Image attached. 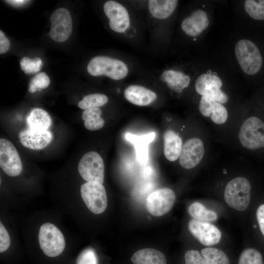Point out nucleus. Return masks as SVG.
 <instances>
[{"label": "nucleus", "instance_id": "2f4dec72", "mask_svg": "<svg viewBox=\"0 0 264 264\" xmlns=\"http://www.w3.org/2000/svg\"><path fill=\"white\" fill-rule=\"evenodd\" d=\"M50 84V79L47 74L41 72L36 75L30 81L28 90L31 93L46 88Z\"/></svg>", "mask_w": 264, "mask_h": 264}, {"label": "nucleus", "instance_id": "b1692460", "mask_svg": "<svg viewBox=\"0 0 264 264\" xmlns=\"http://www.w3.org/2000/svg\"><path fill=\"white\" fill-rule=\"evenodd\" d=\"M26 122L28 128L41 131L48 130L52 124L49 114L40 108L33 109L28 115Z\"/></svg>", "mask_w": 264, "mask_h": 264}, {"label": "nucleus", "instance_id": "20e7f679", "mask_svg": "<svg viewBox=\"0 0 264 264\" xmlns=\"http://www.w3.org/2000/svg\"><path fill=\"white\" fill-rule=\"evenodd\" d=\"M38 240L41 249L49 257L59 256L65 248V240L63 234L51 223H44L41 226Z\"/></svg>", "mask_w": 264, "mask_h": 264}, {"label": "nucleus", "instance_id": "0eeeda50", "mask_svg": "<svg viewBox=\"0 0 264 264\" xmlns=\"http://www.w3.org/2000/svg\"><path fill=\"white\" fill-rule=\"evenodd\" d=\"M80 193L84 203L91 212L98 215L106 210L107 196L102 184L87 182L81 186Z\"/></svg>", "mask_w": 264, "mask_h": 264}, {"label": "nucleus", "instance_id": "f8f14e48", "mask_svg": "<svg viewBox=\"0 0 264 264\" xmlns=\"http://www.w3.org/2000/svg\"><path fill=\"white\" fill-rule=\"evenodd\" d=\"M204 151L203 143L200 138L193 137L188 139L182 145L179 157L180 166L186 169L195 168L202 160Z\"/></svg>", "mask_w": 264, "mask_h": 264}, {"label": "nucleus", "instance_id": "c756f323", "mask_svg": "<svg viewBox=\"0 0 264 264\" xmlns=\"http://www.w3.org/2000/svg\"><path fill=\"white\" fill-rule=\"evenodd\" d=\"M238 264H264L261 252L254 248H248L241 253Z\"/></svg>", "mask_w": 264, "mask_h": 264}, {"label": "nucleus", "instance_id": "ddd939ff", "mask_svg": "<svg viewBox=\"0 0 264 264\" xmlns=\"http://www.w3.org/2000/svg\"><path fill=\"white\" fill-rule=\"evenodd\" d=\"M188 227L192 235L204 245H215L220 240L221 232L209 222L192 219L189 221Z\"/></svg>", "mask_w": 264, "mask_h": 264}, {"label": "nucleus", "instance_id": "5701e85b", "mask_svg": "<svg viewBox=\"0 0 264 264\" xmlns=\"http://www.w3.org/2000/svg\"><path fill=\"white\" fill-rule=\"evenodd\" d=\"M178 1L176 0H150L148 8L154 18L165 19L170 16L176 9Z\"/></svg>", "mask_w": 264, "mask_h": 264}, {"label": "nucleus", "instance_id": "aec40b11", "mask_svg": "<svg viewBox=\"0 0 264 264\" xmlns=\"http://www.w3.org/2000/svg\"><path fill=\"white\" fill-rule=\"evenodd\" d=\"M164 154L170 161L179 158L182 147L181 137L174 131L167 130L164 133Z\"/></svg>", "mask_w": 264, "mask_h": 264}, {"label": "nucleus", "instance_id": "a878e982", "mask_svg": "<svg viewBox=\"0 0 264 264\" xmlns=\"http://www.w3.org/2000/svg\"><path fill=\"white\" fill-rule=\"evenodd\" d=\"M188 212L194 219L202 221H214L218 218L216 212L198 202L192 203L188 208Z\"/></svg>", "mask_w": 264, "mask_h": 264}, {"label": "nucleus", "instance_id": "4468645a", "mask_svg": "<svg viewBox=\"0 0 264 264\" xmlns=\"http://www.w3.org/2000/svg\"><path fill=\"white\" fill-rule=\"evenodd\" d=\"M104 11L109 19L111 29L118 33H123L130 24V19L126 8L120 3L109 0L104 5Z\"/></svg>", "mask_w": 264, "mask_h": 264}, {"label": "nucleus", "instance_id": "f3484780", "mask_svg": "<svg viewBox=\"0 0 264 264\" xmlns=\"http://www.w3.org/2000/svg\"><path fill=\"white\" fill-rule=\"evenodd\" d=\"M209 24L206 13L202 10L194 11L184 19L181 23V29L188 36L196 37L200 35Z\"/></svg>", "mask_w": 264, "mask_h": 264}, {"label": "nucleus", "instance_id": "dca6fc26", "mask_svg": "<svg viewBox=\"0 0 264 264\" xmlns=\"http://www.w3.org/2000/svg\"><path fill=\"white\" fill-rule=\"evenodd\" d=\"M19 139L24 147L33 150H40L51 142L53 135L49 130H36L28 128L19 133Z\"/></svg>", "mask_w": 264, "mask_h": 264}, {"label": "nucleus", "instance_id": "4be33fe9", "mask_svg": "<svg viewBox=\"0 0 264 264\" xmlns=\"http://www.w3.org/2000/svg\"><path fill=\"white\" fill-rule=\"evenodd\" d=\"M133 264H167L165 256L153 248H144L135 252L131 258Z\"/></svg>", "mask_w": 264, "mask_h": 264}, {"label": "nucleus", "instance_id": "f03ea898", "mask_svg": "<svg viewBox=\"0 0 264 264\" xmlns=\"http://www.w3.org/2000/svg\"><path fill=\"white\" fill-rule=\"evenodd\" d=\"M251 186L245 177H236L227 184L224 192V200L230 207L239 211H244L251 201Z\"/></svg>", "mask_w": 264, "mask_h": 264}, {"label": "nucleus", "instance_id": "f704fd0d", "mask_svg": "<svg viewBox=\"0 0 264 264\" xmlns=\"http://www.w3.org/2000/svg\"><path fill=\"white\" fill-rule=\"evenodd\" d=\"M10 245L9 235L3 225L0 223V252H3L7 250Z\"/></svg>", "mask_w": 264, "mask_h": 264}, {"label": "nucleus", "instance_id": "c9c22d12", "mask_svg": "<svg viewBox=\"0 0 264 264\" xmlns=\"http://www.w3.org/2000/svg\"><path fill=\"white\" fill-rule=\"evenodd\" d=\"M256 219L257 224H255L254 227H258L260 233L264 238V203L260 204L256 211Z\"/></svg>", "mask_w": 264, "mask_h": 264}, {"label": "nucleus", "instance_id": "72a5a7b5", "mask_svg": "<svg viewBox=\"0 0 264 264\" xmlns=\"http://www.w3.org/2000/svg\"><path fill=\"white\" fill-rule=\"evenodd\" d=\"M185 264H207L197 250H189L185 254Z\"/></svg>", "mask_w": 264, "mask_h": 264}, {"label": "nucleus", "instance_id": "e433bc0d", "mask_svg": "<svg viewBox=\"0 0 264 264\" xmlns=\"http://www.w3.org/2000/svg\"><path fill=\"white\" fill-rule=\"evenodd\" d=\"M10 47V42L4 33L0 30V53L6 52Z\"/></svg>", "mask_w": 264, "mask_h": 264}, {"label": "nucleus", "instance_id": "4c0bfd02", "mask_svg": "<svg viewBox=\"0 0 264 264\" xmlns=\"http://www.w3.org/2000/svg\"><path fill=\"white\" fill-rule=\"evenodd\" d=\"M7 2H9L10 3L15 4L16 5H21L27 1L22 0H6Z\"/></svg>", "mask_w": 264, "mask_h": 264}, {"label": "nucleus", "instance_id": "393cba45", "mask_svg": "<svg viewBox=\"0 0 264 264\" xmlns=\"http://www.w3.org/2000/svg\"><path fill=\"white\" fill-rule=\"evenodd\" d=\"M102 110L99 108L85 110L82 114L84 126L88 130L96 131L101 129L105 125V121L101 117Z\"/></svg>", "mask_w": 264, "mask_h": 264}, {"label": "nucleus", "instance_id": "9b49d317", "mask_svg": "<svg viewBox=\"0 0 264 264\" xmlns=\"http://www.w3.org/2000/svg\"><path fill=\"white\" fill-rule=\"evenodd\" d=\"M222 83L217 75L209 73L202 74L196 80L195 89L199 94L209 96L221 104L228 102V96L220 88Z\"/></svg>", "mask_w": 264, "mask_h": 264}, {"label": "nucleus", "instance_id": "2eb2a0df", "mask_svg": "<svg viewBox=\"0 0 264 264\" xmlns=\"http://www.w3.org/2000/svg\"><path fill=\"white\" fill-rule=\"evenodd\" d=\"M198 109L203 116L210 118L216 124H224L227 120L228 112L226 108L209 96H201Z\"/></svg>", "mask_w": 264, "mask_h": 264}, {"label": "nucleus", "instance_id": "bb28decb", "mask_svg": "<svg viewBox=\"0 0 264 264\" xmlns=\"http://www.w3.org/2000/svg\"><path fill=\"white\" fill-rule=\"evenodd\" d=\"M201 255L207 264H230L225 253L214 247H206L201 251Z\"/></svg>", "mask_w": 264, "mask_h": 264}, {"label": "nucleus", "instance_id": "1a4fd4ad", "mask_svg": "<svg viewBox=\"0 0 264 264\" xmlns=\"http://www.w3.org/2000/svg\"><path fill=\"white\" fill-rule=\"evenodd\" d=\"M176 200L174 192L168 188L157 189L152 192L146 199V208L152 215L159 217L167 213Z\"/></svg>", "mask_w": 264, "mask_h": 264}, {"label": "nucleus", "instance_id": "412c9836", "mask_svg": "<svg viewBox=\"0 0 264 264\" xmlns=\"http://www.w3.org/2000/svg\"><path fill=\"white\" fill-rule=\"evenodd\" d=\"M160 80L167 83V87L175 92L180 93L187 88L190 83V77L180 71L170 69L164 71Z\"/></svg>", "mask_w": 264, "mask_h": 264}, {"label": "nucleus", "instance_id": "9d476101", "mask_svg": "<svg viewBox=\"0 0 264 264\" xmlns=\"http://www.w3.org/2000/svg\"><path fill=\"white\" fill-rule=\"evenodd\" d=\"M50 21L49 35L51 39L59 43L68 39L72 30V19L68 10L64 8L55 10L50 16Z\"/></svg>", "mask_w": 264, "mask_h": 264}, {"label": "nucleus", "instance_id": "7c9ffc66", "mask_svg": "<svg viewBox=\"0 0 264 264\" xmlns=\"http://www.w3.org/2000/svg\"><path fill=\"white\" fill-rule=\"evenodd\" d=\"M42 65V60L38 57L31 59L25 57L20 62L21 69L26 74H33L39 71Z\"/></svg>", "mask_w": 264, "mask_h": 264}, {"label": "nucleus", "instance_id": "7ed1b4c3", "mask_svg": "<svg viewBox=\"0 0 264 264\" xmlns=\"http://www.w3.org/2000/svg\"><path fill=\"white\" fill-rule=\"evenodd\" d=\"M87 70L92 76L104 75L115 80L124 78L129 71L128 66L123 62L103 56L93 57L87 66Z\"/></svg>", "mask_w": 264, "mask_h": 264}, {"label": "nucleus", "instance_id": "39448f33", "mask_svg": "<svg viewBox=\"0 0 264 264\" xmlns=\"http://www.w3.org/2000/svg\"><path fill=\"white\" fill-rule=\"evenodd\" d=\"M238 137L242 146L247 149L264 147V122L256 116L247 118L240 127Z\"/></svg>", "mask_w": 264, "mask_h": 264}, {"label": "nucleus", "instance_id": "6e6552de", "mask_svg": "<svg viewBox=\"0 0 264 264\" xmlns=\"http://www.w3.org/2000/svg\"><path fill=\"white\" fill-rule=\"evenodd\" d=\"M0 166L10 176L19 175L22 170V163L15 146L5 138L0 139Z\"/></svg>", "mask_w": 264, "mask_h": 264}, {"label": "nucleus", "instance_id": "473e14b6", "mask_svg": "<svg viewBox=\"0 0 264 264\" xmlns=\"http://www.w3.org/2000/svg\"><path fill=\"white\" fill-rule=\"evenodd\" d=\"M76 264H98L97 256L94 250L87 248L82 251L77 257Z\"/></svg>", "mask_w": 264, "mask_h": 264}, {"label": "nucleus", "instance_id": "a211bd4d", "mask_svg": "<svg viewBox=\"0 0 264 264\" xmlns=\"http://www.w3.org/2000/svg\"><path fill=\"white\" fill-rule=\"evenodd\" d=\"M124 95L128 101L140 106L149 105L157 98L156 93L153 91L136 85L128 86L125 89Z\"/></svg>", "mask_w": 264, "mask_h": 264}, {"label": "nucleus", "instance_id": "cd10ccee", "mask_svg": "<svg viewBox=\"0 0 264 264\" xmlns=\"http://www.w3.org/2000/svg\"><path fill=\"white\" fill-rule=\"evenodd\" d=\"M108 101V97L101 93H92L87 95L78 103L79 108L83 110L99 108L106 104Z\"/></svg>", "mask_w": 264, "mask_h": 264}, {"label": "nucleus", "instance_id": "423d86ee", "mask_svg": "<svg viewBox=\"0 0 264 264\" xmlns=\"http://www.w3.org/2000/svg\"><path fill=\"white\" fill-rule=\"evenodd\" d=\"M78 170L81 176L87 182H104V163L101 155L95 151H90L83 155L79 162Z\"/></svg>", "mask_w": 264, "mask_h": 264}, {"label": "nucleus", "instance_id": "c85d7f7f", "mask_svg": "<svg viewBox=\"0 0 264 264\" xmlns=\"http://www.w3.org/2000/svg\"><path fill=\"white\" fill-rule=\"evenodd\" d=\"M244 8L252 19L259 21L264 20V0H245Z\"/></svg>", "mask_w": 264, "mask_h": 264}, {"label": "nucleus", "instance_id": "f257e3e1", "mask_svg": "<svg viewBox=\"0 0 264 264\" xmlns=\"http://www.w3.org/2000/svg\"><path fill=\"white\" fill-rule=\"evenodd\" d=\"M235 53L242 70L246 74L254 75L261 69L263 58L257 45L250 40L242 39L237 42Z\"/></svg>", "mask_w": 264, "mask_h": 264}, {"label": "nucleus", "instance_id": "6ab92c4d", "mask_svg": "<svg viewBox=\"0 0 264 264\" xmlns=\"http://www.w3.org/2000/svg\"><path fill=\"white\" fill-rule=\"evenodd\" d=\"M155 136L154 132L139 135L130 133L126 134V139L134 145L136 158L140 163L147 162L149 145L154 140Z\"/></svg>", "mask_w": 264, "mask_h": 264}]
</instances>
